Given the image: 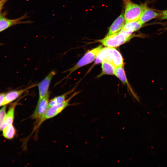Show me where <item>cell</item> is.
<instances>
[{"label":"cell","instance_id":"7","mask_svg":"<svg viewBox=\"0 0 167 167\" xmlns=\"http://www.w3.org/2000/svg\"><path fill=\"white\" fill-rule=\"evenodd\" d=\"M29 17L28 13H26L23 15L18 18L15 19H10L4 16L0 19V32L14 25L22 24H32L33 21L31 20L25 21L22 20L25 18Z\"/></svg>","mask_w":167,"mask_h":167},{"label":"cell","instance_id":"12","mask_svg":"<svg viewBox=\"0 0 167 167\" xmlns=\"http://www.w3.org/2000/svg\"><path fill=\"white\" fill-rule=\"evenodd\" d=\"M16 103H14L9 108V110L6 114L4 120L0 127V131L12 124L14 116V112Z\"/></svg>","mask_w":167,"mask_h":167},{"label":"cell","instance_id":"14","mask_svg":"<svg viewBox=\"0 0 167 167\" xmlns=\"http://www.w3.org/2000/svg\"><path fill=\"white\" fill-rule=\"evenodd\" d=\"M116 67L112 63L106 61L101 63L102 72L98 76L100 77L105 75H114Z\"/></svg>","mask_w":167,"mask_h":167},{"label":"cell","instance_id":"4","mask_svg":"<svg viewBox=\"0 0 167 167\" xmlns=\"http://www.w3.org/2000/svg\"><path fill=\"white\" fill-rule=\"evenodd\" d=\"M102 48V45H100L87 52L74 66L63 72H68V74L62 80L68 78L72 73L77 70L93 61L96 59Z\"/></svg>","mask_w":167,"mask_h":167},{"label":"cell","instance_id":"6","mask_svg":"<svg viewBox=\"0 0 167 167\" xmlns=\"http://www.w3.org/2000/svg\"><path fill=\"white\" fill-rule=\"evenodd\" d=\"M50 94L49 91L42 99L38 101L36 108L31 116V118L36 120L37 123L44 116L49 108Z\"/></svg>","mask_w":167,"mask_h":167},{"label":"cell","instance_id":"3","mask_svg":"<svg viewBox=\"0 0 167 167\" xmlns=\"http://www.w3.org/2000/svg\"><path fill=\"white\" fill-rule=\"evenodd\" d=\"M125 6L124 18L126 23L138 20L146 5H139L131 0H122Z\"/></svg>","mask_w":167,"mask_h":167},{"label":"cell","instance_id":"18","mask_svg":"<svg viewBox=\"0 0 167 167\" xmlns=\"http://www.w3.org/2000/svg\"><path fill=\"white\" fill-rule=\"evenodd\" d=\"M6 106H5L0 110V127L3 122L6 114Z\"/></svg>","mask_w":167,"mask_h":167},{"label":"cell","instance_id":"2","mask_svg":"<svg viewBox=\"0 0 167 167\" xmlns=\"http://www.w3.org/2000/svg\"><path fill=\"white\" fill-rule=\"evenodd\" d=\"M134 36L124 31H120L110 35L106 36L99 41L107 47L115 48L126 43Z\"/></svg>","mask_w":167,"mask_h":167},{"label":"cell","instance_id":"10","mask_svg":"<svg viewBox=\"0 0 167 167\" xmlns=\"http://www.w3.org/2000/svg\"><path fill=\"white\" fill-rule=\"evenodd\" d=\"M161 14L155 11L148 8L146 5L144 8L139 20L143 24L156 18L160 17Z\"/></svg>","mask_w":167,"mask_h":167},{"label":"cell","instance_id":"13","mask_svg":"<svg viewBox=\"0 0 167 167\" xmlns=\"http://www.w3.org/2000/svg\"><path fill=\"white\" fill-rule=\"evenodd\" d=\"M143 24L139 20L126 23L124 24L121 30L130 34L139 29L143 26Z\"/></svg>","mask_w":167,"mask_h":167},{"label":"cell","instance_id":"8","mask_svg":"<svg viewBox=\"0 0 167 167\" xmlns=\"http://www.w3.org/2000/svg\"><path fill=\"white\" fill-rule=\"evenodd\" d=\"M56 73L55 71H51L37 85L39 92L38 101L42 99L49 92L48 89L51 82Z\"/></svg>","mask_w":167,"mask_h":167},{"label":"cell","instance_id":"11","mask_svg":"<svg viewBox=\"0 0 167 167\" xmlns=\"http://www.w3.org/2000/svg\"><path fill=\"white\" fill-rule=\"evenodd\" d=\"M125 22L124 14L122 12L111 25L106 36L111 35L120 31L124 26Z\"/></svg>","mask_w":167,"mask_h":167},{"label":"cell","instance_id":"9","mask_svg":"<svg viewBox=\"0 0 167 167\" xmlns=\"http://www.w3.org/2000/svg\"><path fill=\"white\" fill-rule=\"evenodd\" d=\"M34 84L24 88L18 90L11 91L5 94L3 105H7L15 100L26 92L37 86Z\"/></svg>","mask_w":167,"mask_h":167},{"label":"cell","instance_id":"19","mask_svg":"<svg viewBox=\"0 0 167 167\" xmlns=\"http://www.w3.org/2000/svg\"><path fill=\"white\" fill-rule=\"evenodd\" d=\"M161 14V16L160 17L161 19H167V10L160 11Z\"/></svg>","mask_w":167,"mask_h":167},{"label":"cell","instance_id":"17","mask_svg":"<svg viewBox=\"0 0 167 167\" xmlns=\"http://www.w3.org/2000/svg\"><path fill=\"white\" fill-rule=\"evenodd\" d=\"M2 131L4 137L9 139L13 138L16 133V130L12 125L5 128Z\"/></svg>","mask_w":167,"mask_h":167},{"label":"cell","instance_id":"5","mask_svg":"<svg viewBox=\"0 0 167 167\" xmlns=\"http://www.w3.org/2000/svg\"><path fill=\"white\" fill-rule=\"evenodd\" d=\"M79 92L74 93L68 98L61 103L48 108L45 114L37 123L35 128L36 130L45 120L52 118L61 113L66 107L70 105V101L71 99L79 93Z\"/></svg>","mask_w":167,"mask_h":167},{"label":"cell","instance_id":"1","mask_svg":"<svg viewBox=\"0 0 167 167\" xmlns=\"http://www.w3.org/2000/svg\"><path fill=\"white\" fill-rule=\"evenodd\" d=\"M95 61L96 64L106 61L112 63L116 67L123 66V64L122 55L115 48L103 47L98 54Z\"/></svg>","mask_w":167,"mask_h":167},{"label":"cell","instance_id":"15","mask_svg":"<svg viewBox=\"0 0 167 167\" xmlns=\"http://www.w3.org/2000/svg\"><path fill=\"white\" fill-rule=\"evenodd\" d=\"M75 90V88L68 91L63 94L53 98L49 101V108L59 104L64 101L66 99L67 96L72 92Z\"/></svg>","mask_w":167,"mask_h":167},{"label":"cell","instance_id":"20","mask_svg":"<svg viewBox=\"0 0 167 167\" xmlns=\"http://www.w3.org/2000/svg\"><path fill=\"white\" fill-rule=\"evenodd\" d=\"M5 94L0 93V106L3 105L4 101Z\"/></svg>","mask_w":167,"mask_h":167},{"label":"cell","instance_id":"21","mask_svg":"<svg viewBox=\"0 0 167 167\" xmlns=\"http://www.w3.org/2000/svg\"><path fill=\"white\" fill-rule=\"evenodd\" d=\"M9 0H0V11L1 10L4 4Z\"/></svg>","mask_w":167,"mask_h":167},{"label":"cell","instance_id":"22","mask_svg":"<svg viewBox=\"0 0 167 167\" xmlns=\"http://www.w3.org/2000/svg\"><path fill=\"white\" fill-rule=\"evenodd\" d=\"M4 16V14L2 13L1 11H0V19H1V18Z\"/></svg>","mask_w":167,"mask_h":167},{"label":"cell","instance_id":"16","mask_svg":"<svg viewBox=\"0 0 167 167\" xmlns=\"http://www.w3.org/2000/svg\"><path fill=\"white\" fill-rule=\"evenodd\" d=\"M114 75L118 78L125 84H127L129 85V84L123 66L116 67Z\"/></svg>","mask_w":167,"mask_h":167}]
</instances>
